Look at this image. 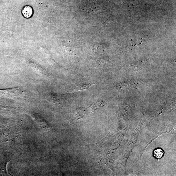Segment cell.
I'll use <instances>...</instances> for the list:
<instances>
[{"label": "cell", "instance_id": "1", "mask_svg": "<svg viewBox=\"0 0 176 176\" xmlns=\"http://www.w3.org/2000/svg\"><path fill=\"white\" fill-rule=\"evenodd\" d=\"M24 17L27 18L30 17L33 14V10L30 6H26L23 8L22 12Z\"/></svg>", "mask_w": 176, "mask_h": 176}, {"label": "cell", "instance_id": "2", "mask_svg": "<svg viewBox=\"0 0 176 176\" xmlns=\"http://www.w3.org/2000/svg\"><path fill=\"white\" fill-rule=\"evenodd\" d=\"M164 152L162 149L157 148L154 151V156L157 159H160L162 157Z\"/></svg>", "mask_w": 176, "mask_h": 176}]
</instances>
